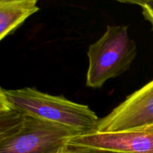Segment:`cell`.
<instances>
[{
  "instance_id": "obj_3",
  "label": "cell",
  "mask_w": 153,
  "mask_h": 153,
  "mask_svg": "<svg viewBox=\"0 0 153 153\" xmlns=\"http://www.w3.org/2000/svg\"><path fill=\"white\" fill-rule=\"evenodd\" d=\"M137 55V46L127 25H108L105 34L89 46L86 85L100 88L108 79L129 70Z\"/></svg>"
},
{
  "instance_id": "obj_7",
  "label": "cell",
  "mask_w": 153,
  "mask_h": 153,
  "mask_svg": "<svg viewBox=\"0 0 153 153\" xmlns=\"http://www.w3.org/2000/svg\"><path fill=\"white\" fill-rule=\"evenodd\" d=\"M123 3L135 4L140 6L142 9V13L146 20L152 24L153 31V0H137V1H120Z\"/></svg>"
},
{
  "instance_id": "obj_8",
  "label": "cell",
  "mask_w": 153,
  "mask_h": 153,
  "mask_svg": "<svg viewBox=\"0 0 153 153\" xmlns=\"http://www.w3.org/2000/svg\"><path fill=\"white\" fill-rule=\"evenodd\" d=\"M59 153H119L111 152L104 149H97V148L88 147V146H79V145L68 143L67 146Z\"/></svg>"
},
{
  "instance_id": "obj_1",
  "label": "cell",
  "mask_w": 153,
  "mask_h": 153,
  "mask_svg": "<svg viewBox=\"0 0 153 153\" xmlns=\"http://www.w3.org/2000/svg\"><path fill=\"white\" fill-rule=\"evenodd\" d=\"M81 135L73 128L27 114L0 94V153H59Z\"/></svg>"
},
{
  "instance_id": "obj_5",
  "label": "cell",
  "mask_w": 153,
  "mask_h": 153,
  "mask_svg": "<svg viewBox=\"0 0 153 153\" xmlns=\"http://www.w3.org/2000/svg\"><path fill=\"white\" fill-rule=\"evenodd\" d=\"M69 143L119 153H153V125L121 132L79 136Z\"/></svg>"
},
{
  "instance_id": "obj_4",
  "label": "cell",
  "mask_w": 153,
  "mask_h": 153,
  "mask_svg": "<svg viewBox=\"0 0 153 153\" xmlns=\"http://www.w3.org/2000/svg\"><path fill=\"white\" fill-rule=\"evenodd\" d=\"M153 125V80L128 96L108 115L100 119L97 133L130 131Z\"/></svg>"
},
{
  "instance_id": "obj_6",
  "label": "cell",
  "mask_w": 153,
  "mask_h": 153,
  "mask_svg": "<svg viewBox=\"0 0 153 153\" xmlns=\"http://www.w3.org/2000/svg\"><path fill=\"white\" fill-rule=\"evenodd\" d=\"M37 0L0 1V40L13 33L33 13L40 10Z\"/></svg>"
},
{
  "instance_id": "obj_2",
  "label": "cell",
  "mask_w": 153,
  "mask_h": 153,
  "mask_svg": "<svg viewBox=\"0 0 153 153\" xmlns=\"http://www.w3.org/2000/svg\"><path fill=\"white\" fill-rule=\"evenodd\" d=\"M0 94L10 104L27 114L73 128L82 135L97 133L100 119L88 105L31 88L18 90L1 88Z\"/></svg>"
}]
</instances>
